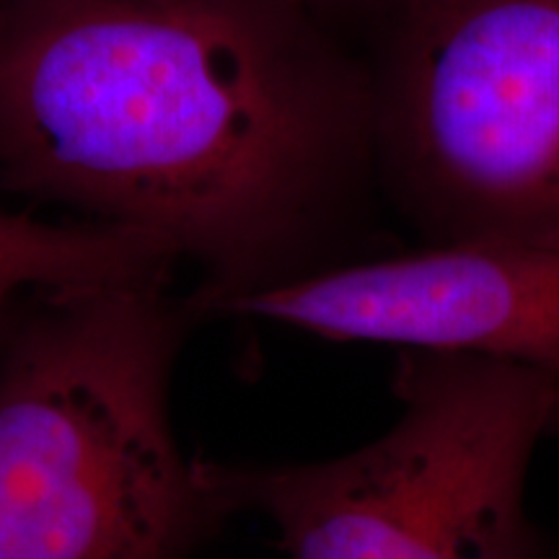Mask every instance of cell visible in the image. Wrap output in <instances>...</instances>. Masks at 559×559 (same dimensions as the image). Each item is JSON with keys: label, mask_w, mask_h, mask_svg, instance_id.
<instances>
[{"label": "cell", "mask_w": 559, "mask_h": 559, "mask_svg": "<svg viewBox=\"0 0 559 559\" xmlns=\"http://www.w3.org/2000/svg\"><path fill=\"white\" fill-rule=\"evenodd\" d=\"M0 179L166 241L226 317L347 260L368 66L306 0H0Z\"/></svg>", "instance_id": "obj_1"}, {"label": "cell", "mask_w": 559, "mask_h": 559, "mask_svg": "<svg viewBox=\"0 0 559 559\" xmlns=\"http://www.w3.org/2000/svg\"><path fill=\"white\" fill-rule=\"evenodd\" d=\"M39 296L0 342V559H185L230 519L174 432L190 300Z\"/></svg>", "instance_id": "obj_2"}, {"label": "cell", "mask_w": 559, "mask_h": 559, "mask_svg": "<svg viewBox=\"0 0 559 559\" xmlns=\"http://www.w3.org/2000/svg\"><path fill=\"white\" fill-rule=\"evenodd\" d=\"M394 423L342 456L202 461L228 515L257 513L290 559H536L528 474L559 381L404 349Z\"/></svg>", "instance_id": "obj_3"}, {"label": "cell", "mask_w": 559, "mask_h": 559, "mask_svg": "<svg viewBox=\"0 0 559 559\" xmlns=\"http://www.w3.org/2000/svg\"><path fill=\"white\" fill-rule=\"evenodd\" d=\"M379 24L376 185L423 243L559 241V0H396Z\"/></svg>", "instance_id": "obj_4"}, {"label": "cell", "mask_w": 559, "mask_h": 559, "mask_svg": "<svg viewBox=\"0 0 559 559\" xmlns=\"http://www.w3.org/2000/svg\"><path fill=\"white\" fill-rule=\"evenodd\" d=\"M226 317L510 362L559 381V241L481 236L345 260L236 300Z\"/></svg>", "instance_id": "obj_5"}, {"label": "cell", "mask_w": 559, "mask_h": 559, "mask_svg": "<svg viewBox=\"0 0 559 559\" xmlns=\"http://www.w3.org/2000/svg\"><path fill=\"white\" fill-rule=\"evenodd\" d=\"M177 251L115 223H50L0 210V300L21 293L166 288Z\"/></svg>", "instance_id": "obj_6"}, {"label": "cell", "mask_w": 559, "mask_h": 559, "mask_svg": "<svg viewBox=\"0 0 559 559\" xmlns=\"http://www.w3.org/2000/svg\"><path fill=\"white\" fill-rule=\"evenodd\" d=\"M306 3L340 26L342 21H381L396 0H306Z\"/></svg>", "instance_id": "obj_7"}, {"label": "cell", "mask_w": 559, "mask_h": 559, "mask_svg": "<svg viewBox=\"0 0 559 559\" xmlns=\"http://www.w3.org/2000/svg\"><path fill=\"white\" fill-rule=\"evenodd\" d=\"M11 306H13V300H0V342H3V334H5V330H9V324H11Z\"/></svg>", "instance_id": "obj_8"}, {"label": "cell", "mask_w": 559, "mask_h": 559, "mask_svg": "<svg viewBox=\"0 0 559 559\" xmlns=\"http://www.w3.org/2000/svg\"><path fill=\"white\" fill-rule=\"evenodd\" d=\"M549 438H559V391L555 396V404H551V412H549Z\"/></svg>", "instance_id": "obj_9"}]
</instances>
